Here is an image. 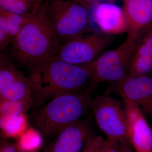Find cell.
<instances>
[{"instance_id":"cell-2","label":"cell","mask_w":152,"mask_h":152,"mask_svg":"<svg viewBox=\"0 0 152 152\" xmlns=\"http://www.w3.org/2000/svg\"><path fill=\"white\" fill-rule=\"evenodd\" d=\"M61 45L42 6L11 42V58L18 65L29 69L56 56Z\"/></svg>"},{"instance_id":"cell-3","label":"cell","mask_w":152,"mask_h":152,"mask_svg":"<svg viewBox=\"0 0 152 152\" xmlns=\"http://www.w3.org/2000/svg\"><path fill=\"white\" fill-rule=\"evenodd\" d=\"M91 94L88 92L60 94L33 112L31 121L42 134L53 137L73 124L90 108Z\"/></svg>"},{"instance_id":"cell-27","label":"cell","mask_w":152,"mask_h":152,"mask_svg":"<svg viewBox=\"0 0 152 152\" xmlns=\"http://www.w3.org/2000/svg\"><path fill=\"white\" fill-rule=\"evenodd\" d=\"M58 1V0H47V2H49L52 1Z\"/></svg>"},{"instance_id":"cell-16","label":"cell","mask_w":152,"mask_h":152,"mask_svg":"<svg viewBox=\"0 0 152 152\" xmlns=\"http://www.w3.org/2000/svg\"><path fill=\"white\" fill-rule=\"evenodd\" d=\"M34 15H21L0 9V29L14 38Z\"/></svg>"},{"instance_id":"cell-7","label":"cell","mask_w":152,"mask_h":152,"mask_svg":"<svg viewBox=\"0 0 152 152\" xmlns=\"http://www.w3.org/2000/svg\"><path fill=\"white\" fill-rule=\"evenodd\" d=\"M110 37L94 31L86 37L75 38L61 45L56 56L71 64L86 65L110 44Z\"/></svg>"},{"instance_id":"cell-5","label":"cell","mask_w":152,"mask_h":152,"mask_svg":"<svg viewBox=\"0 0 152 152\" xmlns=\"http://www.w3.org/2000/svg\"><path fill=\"white\" fill-rule=\"evenodd\" d=\"M137 44L126 39L117 49L104 53L85 65L95 88L102 82L116 83L127 75L130 62Z\"/></svg>"},{"instance_id":"cell-10","label":"cell","mask_w":152,"mask_h":152,"mask_svg":"<svg viewBox=\"0 0 152 152\" xmlns=\"http://www.w3.org/2000/svg\"><path fill=\"white\" fill-rule=\"evenodd\" d=\"M90 15L99 32L107 36L127 33V20L123 7L111 2H99L93 6Z\"/></svg>"},{"instance_id":"cell-18","label":"cell","mask_w":152,"mask_h":152,"mask_svg":"<svg viewBox=\"0 0 152 152\" xmlns=\"http://www.w3.org/2000/svg\"><path fill=\"white\" fill-rule=\"evenodd\" d=\"M42 7L37 5L29 0H0V9L21 15H35Z\"/></svg>"},{"instance_id":"cell-9","label":"cell","mask_w":152,"mask_h":152,"mask_svg":"<svg viewBox=\"0 0 152 152\" xmlns=\"http://www.w3.org/2000/svg\"><path fill=\"white\" fill-rule=\"evenodd\" d=\"M126 119V139L137 152H152V129L140 109L123 99Z\"/></svg>"},{"instance_id":"cell-22","label":"cell","mask_w":152,"mask_h":152,"mask_svg":"<svg viewBox=\"0 0 152 152\" xmlns=\"http://www.w3.org/2000/svg\"><path fill=\"white\" fill-rule=\"evenodd\" d=\"M18 150L16 143L3 139L0 142V152H18Z\"/></svg>"},{"instance_id":"cell-24","label":"cell","mask_w":152,"mask_h":152,"mask_svg":"<svg viewBox=\"0 0 152 152\" xmlns=\"http://www.w3.org/2000/svg\"><path fill=\"white\" fill-rule=\"evenodd\" d=\"M118 152H137L128 141L127 140L118 142Z\"/></svg>"},{"instance_id":"cell-20","label":"cell","mask_w":152,"mask_h":152,"mask_svg":"<svg viewBox=\"0 0 152 152\" xmlns=\"http://www.w3.org/2000/svg\"><path fill=\"white\" fill-rule=\"evenodd\" d=\"M104 139L100 136H94L85 142L81 152H98Z\"/></svg>"},{"instance_id":"cell-19","label":"cell","mask_w":152,"mask_h":152,"mask_svg":"<svg viewBox=\"0 0 152 152\" xmlns=\"http://www.w3.org/2000/svg\"><path fill=\"white\" fill-rule=\"evenodd\" d=\"M27 111L24 105L18 102L0 101V118L13 116Z\"/></svg>"},{"instance_id":"cell-23","label":"cell","mask_w":152,"mask_h":152,"mask_svg":"<svg viewBox=\"0 0 152 152\" xmlns=\"http://www.w3.org/2000/svg\"><path fill=\"white\" fill-rule=\"evenodd\" d=\"M14 38L8 34L0 29V50L3 51L13 39Z\"/></svg>"},{"instance_id":"cell-26","label":"cell","mask_w":152,"mask_h":152,"mask_svg":"<svg viewBox=\"0 0 152 152\" xmlns=\"http://www.w3.org/2000/svg\"><path fill=\"white\" fill-rule=\"evenodd\" d=\"M32 2L34 3L37 5L41 6H42V3L43 0H29Z\"/></svg>"},{"instance_id":"cell-17","label":"cell","mask_w":152,"mask_h":152,"mask_svg":"<svg viewBox=\"0 0 152 152\" xmlns=\"http://www.w3.org/2000/svg\"><path fill=\"white\" fill-rule=\"evenodd\" d=\"M16 144L19 151L37 152L43 144L42 134L36 128L29 127L18 138Z\"/></svg>"},{"instance_id":"cell-4","label":"cell","mask_w":152,"mask_h":152,"mask_svg":"<svg viewBox=\"0 0 152 152\" xmlns=\"http://www.w3.org/2000/svg\"><path fill=\"white\" fill-rule=\"evenodd\" d=\"M44 11L49 23L61 45L91 31L88 9L72 0L47 2Z\"/></svg>"},{"instance_id":"cell-25","label":"cell","mask_w":152,"mask_h":152,"mask_svg":"<svg viewBox=\"0 0 152 152\" xmlns=\"http://www.w3.org/2000/svg\"><path fill=\"white\" fill-rule=\"evenodd\" d=\"M72 1L78 3L89 10V9L95 4L100 1L101 0H72Z\"/></svg>"},{"instance_id":"cell-8","label":"cell","mask_w":152,"mask_h":152,"mask_svg":"<svg viewBox=\"0 0 152 152\" xmlns=\"http://www.w3.org/2000/svg\"><path fill=\"white\" fill-rule=\"evenodd\" d=\"M12 61L1 54L0 101L18 102L28 110L34 104L28 80L23 72L16 69Z\"/></svg>"},{"instance_id":"cell-14","label":"cell","mask_w":152,"mask_h":152,"mask_svg":"<svg viewBox=\"0 0 152 152\" xmlns=\"http://www.w3.org/2000/svg\"><path fill=\"white\" fill-rule=\"evenodd\" d=\"M152 72V28L142 37L137 45L129 65L127 75H150Z\"/></svg>"},{"instance_id":"cell-11","label":"cell","mask_w":152,"mask_h":152,"mask_svg":"<svg viewBox=\"0 0 152 152\" xmlns=\"http://www.w3.org/2000/svg\"><path fill=\"white\" fill-rule=\"evenodd\" d=\"M116 84L123 99L137 106L144 114L152 116V76L127 75Z\"/></svg>"},{"instance_id":"cell-6","label":"cell","mask_w":152,"mask_h":152,"mask_svg":"<svg viewBox=\"0 0 152 152\" xmlns=\"http://www.w3.org/2000/svg\"><path fill=\"white\" fill-rule=\"evenodd\" d=\"M90 108L96 122L107 138L118 142L126 139V119L124 104L106 95L91 99Z\"/></svg>"},{"instance_id":"cell-1","label":"cell","mask_w":152,"mask_h":152,"mask_svg":"<svg viewBox=\"0 0 152 152\" xmlns=\"http://www.w3.org/2000/svg\"><path fill=\"white\" fill-rule=\"evenodd\" d=\"M27 77L37 108L45 101L65 93L88 92L95 88L85 66L71 64L56 56L29 68Z\"/></svg>"},{"instance_id":"cell-21","label":"cell","mask_w":152,"mask_h":152,"mask_svg":"<svg viewBox=\"0 0 152 152\" xmlns=\"http://www.w3.org/2000/svg\"><path fill=\"white\" fill-rule=\"evenodd\" d=\"M118 142L107 138L98 152H118Z\"/></svg>"},{"instance_id":"cell-12","label":"cell","mask_w":152,"mask_h":152,"mask_svg":"<svg viewBox=\"0 0 152 152\" xmlns=\"http://www.w3.org/2000/svg\"><path fill=\"white\" fill-rule=\"evenodd\" d=\"M123 2L129 26L126 39L138 44L152 28V0H123Z\"/></svg>"},{"instance_id":"cell-15","label":"cell","mask_w":152,"mask_h":152,"mask_svg":"<svg viewBox=\"0 0 152 152\" xmlns=\"http://www.w3.org/2000/svg\"><path fill=\"white\" fill-rule=\"evenodd\" d=\"M28 126V121L26 113L0 118L1 135L3 139L18 138L26 130Z\"/></svg>"},{"instance_id":"cell-13","label":"cell","mask_w":152,"mask_h":152,"mask_svg":"<svg viewBox=\"0 0 152 152\" xmlns=\"http://www.w3.org/2000/svg\"><path fill=\"white\" fill-rule=\"evenodd\" d=\"M94 132L89 121L80 119L59 133L44 152H79Z\"/></svg>"},{"instance_id":"cell-28","label":"cell","mask_w":152,"mask_h":152,"mask_svg":"<svg viewBox=\"0 0 152 152\" xmlns=\"http://www.w3.org/2000/svg\"><path fill=\"white\" fill-rule=\"evenodd\" d=\"M18 152H25L22 151H18Z\"/></svg>"}]
</instances>
